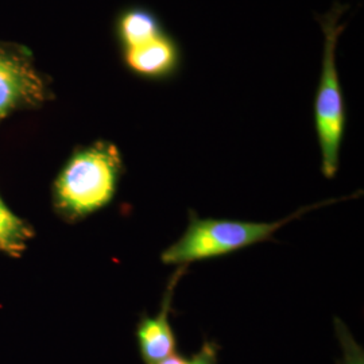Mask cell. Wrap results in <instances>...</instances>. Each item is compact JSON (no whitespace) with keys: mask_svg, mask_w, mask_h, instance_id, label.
I'll list each match as a JSON object with an SVG mask.
<instances>
[{"mask_svg":"<svg viewBox=\"0 0 364 364\" xmlns=\"http://www.w3.org/2000/svg\"><path fill=\"white\" fill-rule=\"evenodd\" d=\"M123 158L115 144L99 141L76 150L55 181V201L68 218L80 219L108 205L117 193Z\"/></svg>","mask_w":364,"mask_h":364,"instance_id":"6da1fadb","label":"cell"},{"mask_svg":"<svg viewBox=\"0 0 364 364\" xmlns=\"http://www.w3.org/2000/svg\"><path fill=\"white\" fill-rule=\"evenodd\" d=\"M341 200L344 198H333L317 205L305 207L299 209L287 219L273 223L200 219L193 212H191L186 231L177 242L162 252L161 260L165 264L188 266L193 262L232 254L242 248L270 240L279 228L311 209L338 203Z\"/></svg>","mask_w":364,"mask_h":364,"instance_id":"3957f363","label":"cell"},{"mask_svg":"<svg viewBox=\"0 0 364 364\" xmlns=\"http://www.w3.org/2000/svg\"><path fill=\"white\" fill-rule=\"evenodd\" d=\"M188 266H178L177 273L171 277L166 293L164 294L161 311L156 317L142 316L136 326V341L144 364H159L177 352V338L170 323L171 301L177 282Z\"/></svg>","mask_w":364,"mask_h":364,"instance_id":"5b68a950","label":"cell"},{"mask_svg":"<svg viewBox=\"0 0 364 364\" xmlns=\"http://www.w3.org/2000/svg\"><path fill=\"white\" fill-rule=\"evenodd\" d=\"M123 53V64L134 76L149 81L174 78L182 66L180 43L169 33Z\"/></svg>","mask_w":364,"mask_h":364,"instance_id":"8992f818","label":"cell"},{"mask_svg":"<svg viewBox=\"0 0 364 364\" xmlns=\"http://www.w3.org/2000/svg\"><path fill=\"white\" fill-rule=\"evenodd\" d=\"M26 228L0 198V250L13 251L22 246Z\"/></svg>","mask_w":364,"mask_h":364,"instance_id":"ba28073f","label":"cell"},{"mask_svg":"<svg viewBox=\"0 0 364 364\" xmlns=\"http://www.w3.org/2000/svg\"><path fill=\"white\" fill-rule=\"evenodd\" d=\"M166 33L156 11L144 6H131L117 15L115 34L122 52L141 46Z\"/></svg>","mask_w":364,"mask_h":364,"instance_id":"52a82bcc","label":"cell"},{"mask_svg":"<svg viewBox=\"0 0 364 364\" xmlns=\"http://www.w3.org/2000/svg\"><path fill=\"white\" fill-rule=\"evenodd\" d=\"M347 10V4L335 1L328 13L316 15L324 34V49L314 97V129L326 178H333L338 174L340 149L347 126V108L336 64L338 38L347 27L340 21Z\"/></svg>","mask_w":364,"mask_h":364,"instance_id":"7a4b0ae2","label":"cell"},{"mask_svg":"<svg viewBox=\"0 0 364 364\" xmlns=\"http://www.w3.org/2000/svg\"><path fill=\"white\" fill-rule=\"evenodd\" d=\"M48 96V85L22 49L0 45V119Z\"/></svg>","mask_w":364,"mask_h":364,"instance_id":"277c9868","label":"cell"},{"mask_svg":"<svg viewBox=\"0 0 364 364\" xmlns=\"http://www.w3.org/2000/svg\"><path fill=\"white\" fill-rule=\"evenodd\" d=\"M219 350L220 347L215 341L205 340L200 351L192 356H182L176 352L159 364H219Z\"/></svg>","mask_w":364,"mask_h":364,"instance_id":"30bf717a","label":"cell"},{"mask_svg":"<svg viewBox=\"0 0 364 364\" xmlns=\"http://www.w3.org/2000/svg\"><path fill=\"white\" fill-rule=\"evenodd\" d=\"M335 329L340 346L343 348V360L338 364H364L362 346L355 341L350 329L340 318H335Z\"/></svg>","mask_w":364,"mask_h":364,"instance_id":"9c48e42d","label":"cell"}]
</instances>
